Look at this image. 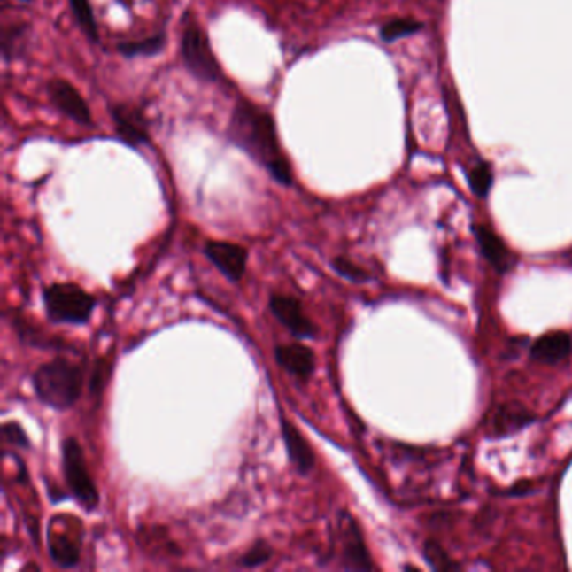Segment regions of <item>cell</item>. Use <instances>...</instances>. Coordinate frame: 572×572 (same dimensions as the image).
<instances>
[{
    "instance_id": "obj_1",
    "label": "cell",
    "mask_w": 572,
    "mask_h": 572,
    "mask_svg": "<svg viewBox=\"0 0 572 572\" xmlns=\"http://www.w3.org/2000/svg\"><path fill=\"white\" fill-rule=\"evenodd\" d=\"M227 136L255 163L264 166L279 185L292 187V166L279 142L275 120L271 112L240 97L230 114Z\"/></svg>"
},
{
    "instance_id": "obj_2",
    "label": "cell",
    "mask_w": 572,
    "mask_h": 572,
    "mask_svg": "<svg viewBox=\"0 0 572 572\" xmlns=\"http://www.w3.org/2000/svg\"><path fill=\"white\" fill-rule=\"evenodd\" d=\"M32 388L37 398L58 412L71 408L82 390V371L66 358H56L39 366L32 375Z\"/></svg>"
},
{
    "instance_id": "obj_3",
    "label": "cell",
    "mask_w": 572,
    "mask_h": 572,
    "mask_svg": "<svg viewBox=\"0 0 572 572\" xmlns=\"http://www.w3.org/2000/svg\"><path fill=\"white\" fill-rule=\"evenodd\" d=\"M46 314L52 322L84 324L95 311V298L73 282L50 284L43 292Z\"/></svg>"
},
{
    "instance_id": "obj_4",
    "label": "cell",
    "mask_w": 572,
    "mask_h": 572,
    "mask_svg": "<svg viewBox=\"0 0 572 572\" xmlns=\"http://www.w3.org/2000/svg\"><path fill=\"white\" fill-rule=\"evenodd\" d=\"M180 54L193 78L202 82H219L222 80V67L215 58L207 32L195 20H189L183 27Z\"/></svg>"
},
{
    "instance_id": "obj_5",
    "label": "cell",
    "mask_w": 572,
    "mask_h": 572,
    "mask_svg": "<svg viewBox=\"0 0 572 572\" xmlns=\"http://www.w3.org/2000/svg\"><path fill=\"white\" fill-rule=\"evenodd\" d=\"M63 470L69 492L89 512L97 509L99 493L89 474L84 452L76 438H66L63 442Z\"/></svg>"
},
{
    "instance_id": "obj_6",
    "label": "cell",
    "mask_w": 572,
    "mask_h": 572,
    "mask_svg": "<svg viewBox=\"0 0 572 572\" xmlns=\"http://www.w3.org/2000/svg\"><path fill=\"white\" fill-rule=\"evenodd\" d=\"M337 532H339V544H341V557L346 569H358V571H371L375 564L366 549L363 534L359 530L358 522L351 517L348 512L339 514L337 521Z\"/></svg>"
},
{
    "instance_id": "obj_7",
    "label": "cell",
    "mask_w": 572,
    "mask_h": 572,
    "mask_svg": "<svg viewBox=\"0 0 572 572\" xmlns=\"http://www.w3.org/2000/svg\"><path fill=\"white\" fill-rule=\"evenodd\" d=\"M48 96L54 108L63 112L66 118L78 123L81 127H93V114L81 96L80 91L69 81L56 78L48 82Z\"/></svg>"
},
{
    "instance_id": "obj_8",
    "label": "cell",
    "mask_w": 572,
    "mask_h": 572,
    "mask_svg": "<svg viewBox=\"0 0 572 572\" xmlns=\"http://www.w3.org/2000/svg\"><path fill=\"white\" fill-rule=\"evenodd\" d=\"M81 537L67 527V521H50L48 530L49 556L52 562L63 569H73L80 564Z\"/></svg>"
},
{
    "instance_id": "obj_9",
    "label": "cell",
    "mask_w": 572,
    "mask_h": 572,
    "mask_svg": "<svg viewBox=\"0 0 572 572\" xmlns=\"http://www.w3.org/2000/svg\"><path fill=\"white\" fill-rule=\"evenodd\" d=\"M204 254L207 255L208 260L222 272L228 281L239 282L243 277L249 260V252L245 247L223 240H208L204 247Z\"/></svg>"
},
{
    "instance_id": "obj_10",
    "label": "cell",
    "mask_w": 572,
    "mask_h": 572,
    "mask_svg": "<svg viewBox=\"0 0 572 572\" xmlns=\"http://www.w3.org/2000/svg\"><path fill=\"white\" fill-rule=\"evenodd\" d=\"M269 309L274 318L296 337L309 339L316 336V326L304 313V307L299 299L284 294H272L269 299Z\"/></svg>"
},
{
    "instance_id": "obj_11",
    "label": "cell",
    "mask_w": 572,
    "mask_h": 572,
    "mask_svg": "<svg viewBox=\"0 0 572 572\" xmlns=\"http://www.w3.org/2000/svg\"><path fill=\"white\" fill-rule=\"evenodd\" d=\"M281 433H282L289 460L294 465L299 475L302 477L309 475L316 465V455L301 431L296 429L292 421H289L284 414H281Z\"/></svg>"
},
{
    "instance_id": "obj_12",
    "label": "cell",
    "mask_w": 572,
    "mask_h": 572,
    "mask_svg": "<svg viewBox=\"0 0 572 572\" xmlns=\"http://www.w3.org/2000/svg\"><path fill=\"white\" fill-rule=\"evenodd\" d=\"M110 112H112L118 136L125 143L133 148H140L142 144L150 142V131L146 128L142 112L128 108L125 104H114Z\"/></svg>"
},
{
    "instance_id": "obj_13",
    "label": "cell",
    "mask_w": 572,
    "mask_h": 572,
    "mask_svg": "<svg viewBox=\"0 0 572 572\" xmlns=\"http://www.w3.org/2000/svg\"><path fill=\"white\" fill-rule=\"evenodd\" d=\"M275 361L287 373L299 380H307L314 373L316 356L314 351L304 344H281L275 348Z\"/></svg>"
},
{
    "instance_id": "obj_14",
    "label": "cell",
    "mask_w": 572,
    "mask_h": 572,
    "mask_svg": "<svg viewBox=\"0 0 572 572\" xmlns=\"http://www.w3.org/2000/svg\"><path fill=\"white\" fill-rule=\"evenodd\" d=\"M572 351V339L571 336L568 333H556L545 334L539 337L534 346H532V358L545 363V365H556L559 361L566 359Z\"/></svg>"
},
{
    "instance_id": "obj_15",
    "label": "cell",
    "mask_w": 572,
    "mask_h": 572,
    "mask_svg": "<svg viewBox=\"0 0 572 572\" xmlns=\"http://www.w3.org/2000/svg\"><path fill=\"white\" fill-rule=\"evenodd\" d=\"M477 242L482 249V254L487 257V260L492 264L499 272H507L512 266V255H510L507 245L500 239L492 228L485 225H478Z\"/></svg>"
},
{
    "instance_id": "obj_16",
    "label": "cell",
    "mask_w": 572,
    "mask_h": 572,
    "mask_svg": "<svg viewBox=\"0 0 572 572\" xmlns=\"http://www.w3.org/2000/svg\"><path fill=\"white\" fill-rule=\"evenodd\" d=\"M166 46V34L165 31L157 32L150 37L136 39V41H123L118 44V50L121 56L128 59L138 56H157Z\"/></svg>"
},
{
    "instance_id": "obj_17",
    "label": "cell",
    "mask_w": 572,
    "mask_h": 572,
    "mask_svg": "<svg viewBox=\"0 0 572 572\" xmlns=\"http://www.w3.org/2000/svg\"><path fill=\"white\" fill-rule=\"evenodd\" d=\"M71 11L74 14V19L81 27V31L84 32V35L97 44L99 43V29L96 24L95 12L91 7L89 0H69Z\"/></svg>"
},
{
    "instance_id": "obj_18",
    "label": "cell",
    "mask_w": 572,
    "mask_h": 572,
    "mask_svg": "<svg viewBox=\"0 0 572 572\" xmlns=\"http://www.w3.org/2000/svg\"><path fill=\"white\" fill-rule=\"evenodd\" d=\"M27 35L26 22H12L2 29V58L4 61H11L17 52L24 46Z\"/></svg>"
},
{
    "instance_id": "obj_19",
    "label": "cell",
    "mask_w": 572,
    "mask_h": 572,
    "mask_svg": "<svg viewBox=\"0 0 572 572\" xmlns=\"http://www.w3.org/2000/svg\"><path fill=\"white\" fill-rule=\"evenodd\" d=\"M529 420H530V414L519 405L504 406L493 418V429H497V433H509L515 429L524 427L525 423H529Z\"/></svg>"
},
{
    "instance_id": "obj_20",
    "label": "cell",
    "mask_w": 572,
    "mask_h": 572,
    "mask_svg": "<svg viewBox=\"0 0 572 572\" xmlns=\"http://www.w3.org/2000/svg\"><path fill=\"white\" fill-rule=\"evenodd\" d=\"M421 22L414 20V19H395L386 22L380 31V37L384 43H395L401 37H408L414 35L416 32L421 31Z\"/></svg>"
},
{
    "instance_id": "obj_21",
    "label": "cell",
    "mask_w": 572,
    "mask_h": 572,
    "mask_svg": "<svg viewBox=\"0 0 572 572\" xmlns=\"http://www.w3.org/2000/svg\"><path fill=\"white\" fill-rule=\"evenodd\" d=\"M468 183H470V189L477 197L485 198L489 195L491 189H492L493 183L492 168L489 166V163L480 161L478 165H475L468 172Z\"/></svg>"
},
{
    "instance_id": "obj_22",
    "label": "cell",
    "mask_w": 572,
    "mask_h": 572,
    "mask_svg": "<svg viewBox=\"0 0 572 572\" xmlns=\"http://www.w3.org/2000/svg\"><path fill=\"white\" fill-rule=\"evenodd\" d=\"M272 557V547L266 541H257L254 545L242 554L239 559V564L242 568L247 569H254V568H260L266 562H269Z\"/></svg>"
},
{
    "instance_id": "obj_23",
    "label": "cell",
    "mask_w": 572,
    "mask_h": 572,
    "mask_svg": "<svg viewBox=\"0 0 572 572\" xmlns=\"http://www.w3.org/2000/svg\"><path fill=\"white\" fill-rule=\"evenodd\" d=\"M334 271L337 272L341 277L350 279L352 282H365L367 281V274L365 269H361L359 266H356L354 262H351L344 257H336L331 262Z\"/></svg>"
},
{
    "instance_id": "obj_24",
    "label": "cell",
    "mask_w": 572,
    "mask_h": 572,
    "mask_svg": "<svg viewBox=\"0 0 572 572\" xmlns=\"http://www.w3.org/2000/svg\"><path fill=\"white\" fill-rule=\"evenodd\" d=\"M2 435H4V440L9 444V445L14 446V448H20V450H27L31 444H29V438H27V433L24 431V429L16 423V421H7L4 423L2 427Z\"/></svg>"
},
{
    "instance_id": "obj_25",
    "label": "cell",
    "mask_w": 572,
    "mask_h": 572,
    "mask_svg": "<svg viewBox=\"0 0 572 572\" xmlns=\"http://www.w3.org/2000/svg\"><path fill=\"white\" fill-rule=\"evenodd\" d=\"M425 556H427V560H429V564L433 568H437V569H453V568H457V566L452 564L450 557L446 556L438 544L427 542V545H425Z\"/></svg>"
},
{
    "instance_id": "obj_26",
    "label": "cell",
    "mask_w": 572,
    "mask_h": 572,
    "mask_svg": "<svg viewBox=\"0 0 572 572\" xmlns=\"http://www.w3.org/2000/svg\"><path fill=\"white\" fill-rule=\"evenodd\" d=\"M22 2H27V4H29V2H32V0H22Z\"/></svg>"
}]
</instances>
